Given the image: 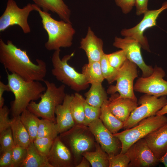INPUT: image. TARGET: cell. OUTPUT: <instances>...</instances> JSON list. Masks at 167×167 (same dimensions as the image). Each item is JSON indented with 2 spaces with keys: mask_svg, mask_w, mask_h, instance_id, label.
<instances>
[{
  "mask_svg": "<svg viewBox=\"0 0 167 167\" xmlns=\"http://www.w3.org/2000/svg\"><path fill=\"white\" fill-rule=\"evenodd\" d=\"M37 64L30 60L26 50H22L8 40L0 38V62L6 71L28 81H44L47 72L46 64L36 59Z\"/></svg>",
  "mask_w": 167,
  "mask_h": 167,
  "instance_id": "cell-1",
  "label": "cell"
},
{
  "mask_svg": "<svg viewBox=\"0 0 167 167\" xmlns=\"http://www.w3.org/2000/svg\"><path fill=\"white\" fill-rule=\"evenodd\" d=\"M8 84L15 99L11 103L13 117L20 115L32 101L41 98L46 88L39 81H26L14 74L7 72Z\"/></svg>",
  "mask_w": 167,
  "mask_h": 167,
  "instance_id": "cell-2",
  "label": "cell"
},
{
  "mask_svg": "<svg viewBox=\"0 0 167 167\" xmlns=\"http://www.w3.org/2000/svg\"><path fill=\"white\" fill-rule=\"evenodd\" d=\"M33 6L35 10L39 13L43 28L48 34V40L45 45L46 49L49 51H55L61 48L71 46L75 33L71 23L62 20H56L48 12L41 10L35 4H33Z\"/></svg>",
  "mask_w": 167,
  "mask_h": 167,
  "instance_id": "cell-3",
  "label": "cell"
},
{
  "mask_svg": "<svg viewBox=\"0 0 167 167\" xmlns=\"http://www.w3.org/2000/svg\"><path fill=\"white\" fill-rule=\"evenodd\" d=\"M46 90L43 93L39 102L31 101L27 109L38 117L56 123L55 111L56 107L62 104L66 95L65 85L57 87L54 83L47 80L43 81Z\"/></svg>",
  "mask_w": 167,
  "mask_h": 167,
  "instance_id": "cell-4",
  "label": "cell"
},
{
  "mask_svg": "<svg viewBox=\"0 0 167 167\" xmlns=\"http://www.w3.org/2000/svg\"><path fill=\"white\" fill-rule=\"evenodd\" d=\"M59 136L71 152L76 166L81 161L84 152L95 149L96 141L88 126L75 124Z\"/></svg>",
  "mask_w": 167,
  "mask_h": 167,
  "instance_id": "cell-5",
  "label": "cell"
},
{
  "mask_svg": "<svg viewBox=\"0 0 167 167\" xmlns=\"http://www.w3.org/2000/svg\"><path fill=\"white\" fill-rule=\"evenodd\" d=\"M60 51V49L55 50L52 54V74L58 81L77 92L86 89L89 84L84 75L78 72L68 62L74 56V53L65 55L61 59Z\"/></svg>",
  "mask_w": 167,
  "mask_h": 167,
  "instance_id": "cell-6",
  "label": "cell"
},
{
  "mask_svg": "<svg viewBox=\"0 0 167 167\" xmlns=\"http://www.w3.org/2000/svg\"><path fill=\"white\" fill-rule=\"evenodd\" d=\"M166 123L167 117L165 115H156L142 120L137 125L132 128L113 134L121 142V148L120 153H126L134 143L144 138Z\"/></svg>",
  "mask_w": 167,
  "mask_h": 167,
  "instance_id": "cell-7",
  "label": "cell"
},
{
  "mask_svg": "<svg viewBox=\"0 0 167 167\" xmlns=\"http://www.w3.org/2000/svg\"><path fill=\"white\" fill-rule=\"evenodd\" d=\"M137 107L131 113L127 120L124 122L123 128H132L142 120L156 115V113L167 103L165 96L159 98L155 96L145 94L139 98Z\"/></svg>",
  "mask_w": 167,
  "mask_h": 167,
  "instance_id": "cell-8",
  "label": "cell"
},
{
  "mask_svg": "<svg viewBox=\"0 0 167 167\" xmlns=\"http://www.w3.org/2000/svg\"><path fill=\"white\" fill-rule=\"evenodd\" d=\"M137 65L127 59L118 70L115 85H111L108 88V94L118 92L120 96L131 98L137 101L134 92V81L138 77Z\"/></svg>",
  "mask_w": 167,
  "mask_h": 167,
  "instance_id": "cell-9",
  "label": "cell"
},
{
  "mask_svg": "<svg viewBox=\"0 0 167 167\" xmlns=\"http://www.w3.org/2000/svg\"><path fill=\"white\" fill-rule=\"evenodd\" d=\"M35 10L33 4H28L22 8L14 0H8L6 9L0 17V32L15 25L19 26L24 34L31 32L28 19L30 13Z\"/></svg>",
  "mask_w": 167,
  "mask_h": 167,
  "instance_id": "cell-10",
  "label": "cell"
},
{
  "mask_svg": "<svg viewBox=\"0 0 167 167\" xmlns=\"http://www.w3.org/2000/svg\"><path fill=\"white\" fill-rule=\"evenodd\" d=\"M166 9L167 1L163 3L162 7L158 9L148 10L144 13L143 19L139 24L132 28L123 29L121 32V35L135 39L140 43L143 49L150 52L148 40L143 35L144 32L147 29L156 26V20L159 15Z\"/></svg>",
  "mask_w": 167,
  "mask_h": 167,
  "instance_id": "cell-11",
  "label": "cell"
},
{
  "mask_svg": "<svg viewBox=\"0 0 167 167\" xmlns=\"http://www.w3.org/2000/svg\"><path fill=\"white\" fill-rule=\"evenodd\" d=\"M154 69L150 76L138 79L134 85L135 91L158 97L167 95V81L163 79L165 75V71L156 66Z\"/></svg>",
  "mask_w": 167,
  "mask_h": 167,
  "instance_id": "cell-12",
  "label": "cell"
},
{
  "mask_svg": "<svg viewBox=\"0 0 167 167\" xmlns=\"http://www.w3.org/2000/svg\"><path fill=\"white\" fill-rule=\"evenodd\" d=\"M113 45L124 51L127 59L136 64L141 70L142 77H147L153 73L154 68L144 62L141 53V45L136 40L129 37L121 38L116 36Z\"/></svg>",
  "mask_w": 167,
  "mask_h": 167,
  "instance_id": "cell-13",
  "label": "cell"
},
{
  "mask_svg": "<svg viewBox=\"0 0 167 167\" xmlns=\"http://www.w3.org/2000/svg\"><path fill=\"white\" fill-rule=\"evenodd\" d=\"M88 126L96 141L108 155L118 154L121 148L120 141L104 126L99 118L90 123Z\"/></svg>",
  "mask_w": 167,
  "mask_h": 167,
  "instance_id": "cell-14",
  "label": "cell"
},
{
  "mask_svg": "<svg viewBox=\"0 0 167 167\" xmlns=\"http://www.w3.org/2000/svg\"><path fill=\"white\" fill-rule=\"evenodd\" d=\"M126 153L130 159L129 167H154L160 162L144 138L131 145Z\"/></svg>",
  "mask_w": 167,
  "mask_h": 167,
  "instance_id": "cell-15",
  "label": "cell"
},
{
  "mask_svg": "<svg viewBox=\"0 0 167 167\" xmlns=\"http://www.w3.org/2000/svg\"><path fill=\"white\" fill-rule=\"evenodd\" d=\"M47 158L52 167H73L76 166L71 152L59 135L54 140Z\"/></svg>",
  "mask_w": 167,
  "mask_h": 167,
  "instance_id": "cell-16",
  "label": "cell"
},
{
  "mask_svg": "<svg viewBox=\"0 0 167 167\" xmlns=\"http://www.w3.org/2000/svg\"><path fill=\"white\" fill-rule=\"evenodd\" d=\"M108 101L111 111L123 123L138 105L137 101L130 98L121 97L116 92L111 94Z\"/></svg>",
  "mask_w": 167,
  "mask_h": 167,
  "instance_id": "cell-17",
  "label": "cell"
},
{
  "mask_svg": "<svg viewBox=\"0 0 167 167\" xmlns=\"http://www.w3.org/2000/svg\"><path fill=\"white\" fill-rule=\"evenodd\" d=\"M103 46L102 40L98 37L89 27L86 36L81 39L80 46V48L84 51L88 62L100 61L105 53Z\"/></svg>",
  "mask_w": 167,
  "mask_h": 167,
  "instance_id": "cell-18",
  "label": "cell"
},
{
  "mask_svg": "<svg viewBox=\"0 0 167 167\" xmlns=\"http://www.w3.org/2000/svg\"><path fill=\"white\" fill-rule=\"evenodd\" d=\"M73 96V94H66L62 103L56 108V123L59 134L67 131L75 125L70 107Z\"/></svg>",
  "mask_w": 167,
  "mask_h": 167,
  "instance_id": "cell-19",
  "label": "cell"
},
{
  "mask_svg": "<svg viewBox=\"0 0 167 167\" xmlns=\"http://www.w3.org/2000/svg\"><path fill=\"white\" fill-rule=\"evenodd\" d=\"M159 160L167 152V123L144 138Z\"/></svg>",
  "mask_w": 167,
  "mask_h": 167,
  "instance_id": "cell-20",
  "label": "cell"
},
{
  "mask_svg": "<svg viewBox=\"0 0 167 167\" xmlns=\"http://www.w3.org/2000/svg\"><path fill=\"white\" fill-rule=\"evenodd\" d=\"M36 5L43 11H51L57 14L59 18L66 22L71 23L70 18L71 11L63 0H33Z\"/></svg>",
  "mask_w": 167,
  "mask_h": 167,
  "instance_id": "cell-21",
  "label": "cell"
},
{
  "mask_svg": "<svg viewBox=\"0 0 167 167\" xmlns=\"http://www.w3.org/2000/svg\"><path fill=\"white\" fill-rule=\"evenodd\" d=\"M11 129L15 145L27 148L31 142L29 135L20 119V115L11 120Z\"/></svg>",
  "mask_w": 167,
  "mask_h": 167,
  "instance_id": "cell-22",
  "label": "cell"
},
{
  "mask_svg": "<svg viewBox=\"0 0 167 167\" xmlns=\"http://www.w3.org/2000/svg\"><path fill=\"white\" fill-rule=\"evenodd\" d=\"M99 118L104 126L113 134L123 128L124 123L116 117L111 111L108 100L105 101L101 107Z\"/></svg>",
  "mask_w": 167,
  "mask_h": 167,
  "instance_id": "cell-23",
  "label": "cell"
},
{
  "mask_svg": "<svg viewBox=\"0 0 167 167\" xmlns=\"http://www.w3.org/2000/svg\"><path fill=\"white\" fill-rule=\"evenodd\" d=\"M27 155L21 167H52L47 156L41 154L31 142L27 148Z\"/></svg>",
  "mask_w": 167,
  "mask_h": 167,
  "instance_id": "cell-24",
  "label": "cell"
},
{
  "mask_svg": "<svg viewBox=\"0 0 167 167\" xmlns=\"http://www.w3.org/2000/svg\"><path fill=\"white\" fill-rule=\"evenodd\" d=\"M107 94L102 83L91 84L90 89L85 93V101L91 106L101 108L104 102L108 100Z\"/></svg>",
  "mask_w": 167,
  "mask_h": 167,
  "instance_id": "cell-25",
  "label": "cell"
},
{
  "mask_svg": "<svg viewBox=\"0 0 167 167\" xmlns=\"http://www.w3.org/2000/svg\"><path fill=\"white\" fill-rule=\"evenodd\" d=\"M82 156L88 160L91 167H109V155L96 142L95 150L92 151L85 152L83 153Z\"/></svg>",
  "mask_w": 167,
  "mask_h": 167,
  "instance_id": "cell-26",
  "label": "cell"
},
{
  "mask_svg": "<svg viewBox=\"0 0 167 167\" xmlns=\"http://www.w3.org/2000/svg\"><path fill=\"white\" fill-rule=\"evenodd\" d=\"M82 73L89 84L102 83L105 79L100 62H88L85 64L82 67Z\"/></svg>",
  "mask_w": 167,
  "mask_h": 167,
  "instance_id": "cell-27",
  "label": "cell"
},
{
  "mask_svg": "<svg viewBox=\"0 0 167 167\" xmlns=\"http://www.w3.org/2000/svg\"><path fill=\"white\" fill-rule=\"evenodd\" d=\"M20 119L29 135L31 142H33L37 137L40 119L27 109L21 114Z\"/></svg>",
  "mask_w": 167,
  "mask_h": 167,
  "instance_id": "cell-28",
  "label": "cell"
},
{
  "mask_svg": "<svg viewBox=\"0 0 167 167\" xmlns=\"http://www.w3.org/2000/svg\"><path fill=\"white\" fill-rule=\"evenodd\" d=\"M85 98L78 92L73 94L70 107L75 124H83L85 117Z\"/></svg>",
  "mask_w": 167,
  "mask_h": 167,
  "instance_id": "cell-29",
  "label": "cell"
},
{
  "mask_svg": "<svg viewBox=\"0 0 167 167\" xmlns=\"http://www.w3.org/2000/svg\"><path fill=\"white\" fill-rule=\"evenodd\" d=\"M59 134L56 123L47 119H40L36 138L46 137L54 139Z\"/></svg>",
  "mask_w": 167,
  "mask_h": 167,
  "instance_id": "cell-30",
  "label": "cell"
},
{
  "mask_svg": "<svg viewBox=\"0 0 167 167\" xmlns=\"http://www.w3.org/2000/svg\"><path fill=\"white\" fill-rule=\"evenodd\" d=\"M100 62L104 79L106 80L109 84L112 83L116 80L118 70L110 65L108 59L107 54H104Z\"/></svg>",
  "mask_w": 167,
  "mask_h": 167,
  "instance_id": "cell-31",
  "label": "cell"
},
{
  "mask_svg": "<svg viewBox=\"0 0 167 167\" xmlns=\"http://www.w3.org/2000/svg\"><path fill=\"white\" fill-rule=\"evenodd\" d=\"M0 143L1 153L15 146L10 127L0 132Z\"/></svg>",
  "mask_w": 167,
  "mask_h": 167,
  "instance_id": "cell-32",
  "label": "cell"
},
{
  "mask_svg": "<svg viewBox=\"0 0 167 167\" xmlns=\"http://www.w3.org/2000/svg\"><path fill=\"white\" fill-rule=\"evenodd\" d=\"M54 140L46 137L36 138L33 142L39 152L47 156Z\"/></svg>",
  "mask_w": 167,
  "mask_h": 167,
  "instance_id": "cell-33",
  "label": "cell"
},
{
  "mask_svg": "<svg viewBox=\"0 0 167 167\" xmlns=\"http://www.w3.org/2000/svg\"><path fill=\"white\" fill-rule=\"evenodd\" d=\"M85 113L83 125L88 126L91 122L99 118L101 113V108L92 106L84 103Z\"/></svg>",
  "mask_w": 167,
  "mask_h": 167,
  "instance_id": "cell-34",
  "label": "cell"
},
{
  "mask_svg": "<svg viewBox=\"0 0 167 167\" xmlns=\"http://www.w3.org/2000/svg\"><path fill=\"white\" fill-rule=\"evenodd\" d=\"M27 148L15 146L12 149V164L11 167H21L27 155Z\"/></svg>",
  "mask_w": 167,
  "mask_h": 167,
  "instance_id": "cell-35",
  "label": "cell"
},
{
  "mask_svg": "<svg viewBox=\"0 0 167 167\" xmlns=\"http://www.w3.org/2000/svg\"><path fill=\"white\" fill-rule=\"evenodd\" d=\"M109 155V167H128L130 159L126 153Z\"/></svg>",
  "mask_w": 167,
  "mask_h": 167,
  "instance_id": "cell-36",
  "label": "cell"
},
{
  "mask_svg": "<svg viewBox=\"0 0 167 167\" xmlns=\"http://www.w3.org/2000/svg\"><path fill=\"white\" fill-rule=\"evenodd\" d=\"M107 56L110 65L117 70L121 67L127 59L125 52L122 49L107 54Z\"/></svg>",
  "mask_w": 167,
  "mask_h": 167,
  "instance_id": "cell-37",
  "label": "cell"
},
{
  "mask_svg": "<svg viewBox=\"0 0 167 167\" xmlns=\"http://www.w3.org/2000/svg\"><path fill=\"white\" fill-rule=\"evenodd\" d=\"M10 112L6 105L0 108V132L10 127L11 120L8 118Z\"/></svg>",
  "mask_w": 167,
  "mask_h": 167,
  "instance_id": "cell-38",
  "label": "cell"
},
{
  "mask_svg": "<svg viewBox=\"0 0 167 167\" xmlns=\"http://www.w3.org/2000/svg\"><path fill=\"white\" fill-rule=\"evenodd\" d=\"M12 161V149L5 151L1 153L0 167H11Z\"/></svg>",
  "mask_w": 167,
  "mask_h": 167,
  "instance_id": "cell-39",
  "label": "cell"
},
{
  "mask_svg": "<svg viewBox=\"0 0 167 167\" xmlns=\"http://www.w3.org/2000/svg\"><path fill=\"white\" fill-rule=\"evenodd\" d=\"M116 4L125 14L129 13L135 5L136 0H114Z\"/></svg>",
  "mask_w": 167,
  "mask_h": 167,
  "instance_id": "cell-40",
  "label": "cell"
},
{
  "mask_svg": "<svg viewBox=\"0 0 167 167\" xmlns=\"http://www.w3.org/2000/svg\"><path fill=\"white\" fill-rule=\"evenodd\" d=\"M148 0H136V14L140 15L147 11Z\"/></svg>",
  "mask_w": 167,
  "mask_h": 167,
  "instance_id": "cell-41",
  "label": "cell"
},
{
  "mask_svg": "<svg viewBox=\"0 0 167 167\" xmlns=\"http://www.w3.org/2000/svg\"><path fill=\"white\" fill-rule=\"evenodd\" d=\"M5 91L11 92L10 87L8 84H6L2 81H0V108L4 106V99L3 95Z\"/></svg>",
  "mask_w": 167,
  "mask_h": 167,
  "instance_id": "cell-42",
  "label": "cell"
},
{
  "mask_svg": "<svg viewBox=\"0 0 167 167\" xmlns=\"http://www.w3.org/2000/svg\"><path fill=\"white\" fill-rule=\"evenodd\" d=\"M91 166L88 160L84 157L83 156L80 162L76 167H90Z\"/></svg>",
  "mask_w": 167,
  "mask_h": 167,
  "instance_id": "cell-43",
  "label": "cell"
},
{
  "mask_svg": "<svg viewBox=\"0 0 167 167\" xmlns=\"http://www.w3.org/2000/svg\"><path fill=\"white\" fill-rule=\"evenodd\" d=\"M167 113V103L161 109L157 112L156 115H164Z\"/></svg>",
  "mask_w": 167,
  "mask_h": 167,
  "instance_id": "cell-44",
  "label": "cell"
},
{
  "mask_svg": "<svg viewBox=\"0 0 167 167\" xmlns=\"http://www.w3.org/2000/svg\"><path fill=\"white\" fill-rule=\"evenodd\" d=\"M159 162L162 163L165 167H167V152L159 160Z\"/></svg>",
  "mask_w": 167,
  "mask_h": 167,
  "instance_id": "cell-45",
  "label": "cell"
}]
</instances>
